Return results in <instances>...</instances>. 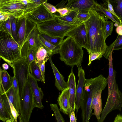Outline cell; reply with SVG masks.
Here are the masks:
<instances>
[{"instance_id": "6da1fadb", "label": "cell", "mask_w": 122, "mask_h": 122, "mask_svg": "<svg viewBox=\"0 0 122 122\" xmlns=\"http://www.w3.org/2000/svg\"><path fill=\"white\" fill-rule=\"evenodd\" d=\"M89 18L84 23L87 42L85 47L89 54L98 52L103 55L108 46L106 43L105 31L107 19L103 15L92 10L89 11Z\"/></svg>"}, {"instance_id": "7a4b0ae2", "label": "cell", "mask_w": 122, "mask_h": 122, "mask_svg": "<svg viewBox=\"0 0 122 122\" xmlns=\"http://www.w3.org/2000/svg\"><path fill=\"white\" fill-rule=\"evenodd\" d=\"M60 59L67 65L73 67L76 65L78 70L81 67L84 54L82 47L72 38L68 36L59 45Z\"/></svg>"}, {"instance_id": "3957f363", "label": "cell", "mask_w": 122, "mask_h": 122, "mask_svg": "<svg viewBox=\"0 0 122 122\" xmlns=\"http://www.w3.org/2000/svg\"><path fill=\"white\" fill-rule=\"evenodd\" d=\"M21 46L9 33L0 31V57L12 67L15 61L22 59Z\"/></svg>"}, {"instance_id": "277c9868", "label": "cell", "mask_w": 122, "mask_h": 122, "mask_svg": "<svg viewBox=\"0 0 122 122\" xmlns=\"http://www.w3.org/2000/svg\"><path fill=\"white\" fill-rule=\"evenodd\" d=\"M55 17L37 24L36 28L40 33L54 37L64 38L69 31L80 25L61 24L57 22Z\"/></svg>"}, {"instance_id": "5b68a950", "label": "cell", "mask_w": 122, "mask_h": 122, "mask_svg": "<svg viewBox=\"0 0 122 122\" xmlns=\"http://www.w3.org/2000/svg\"><path fill=\"white\" fill-rule=\"evenodd\" d=\"M122 107V93L120 90L116 79L114 81L111 92L108 94L107 98L105 105L98 122H103L107 115L115 110L121 111Z\"/></svg>"}, {"instance_id": "8992f818", "label": "cell", "mask_w": 122, "mask_h": 122, "mask_svg": "<svg viewBox=\"0 0 122 122\" xmlns=\"http://www.w3.org/2000/svg\"><path fill=\"white\" fill-rule=\"evenodd\" d=\"M34 108L33 93L27 81L25 85L20 97V114L24 122H29L31 114Z\"/></svg>"}, {"instance_id": "52a82bcc", "label": "cell", "mask_w": 122, "mask_h": 122, "mask_svg": "<svg viewBox=\"0 0 122 122\" xmlns=\"http://www.w3.org/2000/svg\"><path fill=\"white\" fill-rule=\"evenodd\" d=\"M29 64L27 58L15 61L12 64L14 76L17 81L20 97L21 96L25 85L28 81L30 74Z\"/></svg>"}, {"instance_id": "ba28073f", "label": "cell", "mask_w": 122, "mask_h": 122, "mask_svg": "<svg viewBox=\"0 0 122 122\" xmlns=\"http://www.w3.org/2000/svg\"><path fill=\"white\" fill-rule=\"evenodd\" d=\"M27 6L22 0H0V11L19 19L26 12Z\"/></svg>"}, {"instance_id": "9c48e42d", "label": "cell", "mask_w": 122, "mask_h": 122, "mask_svg": "<svg viewBox=\"0 0 122 122\" xmlns=\"http://www.w3.org/2000/svg\"><path fill=\"white\" fill-rule=\"evenodd\" d=\"M16 25L19 42L21 46L28 41L30 35L37 25L29 20L26 17L23 16L16 20Z\"/></svg>"}, {"instance_id": "30bf717a", "label": "cell", "mask_w": 122, "mask_h": 122, "mask_svg": "<svg viewBox=\"0 0 122 122\" xmlns=\"http://www.w3.org/2000/svg\"><path fill=\"white\" fill-rule=\"evenodd\" d=\"M56 15L48 11L42 4L26 13L24 16L37 25L51 19Z\"/></svg>"}, {"instance_id": "8fae6325", "label": "cell", "mask_w": 122, "mask_h": 122, "mask_svg": "<svg viewBox=\"0 0 122 122\" xmlns=\"http://www.w3.org/2000/svg\"><path fill=\"white\" fill-rule=\"evenodd\" d=\"M65 7L70 11L77 12L82 11H89L94 10L97 3L93 0H68Z\"/></svg>"}, {"instance_id": "7c38bea8", "label": "cell", "mask_w": 122, "mask_h": 122, "mask_svg": "<svg viewBox=\"0 0 122 122\" xmlns=\"http://www.w3.org/2000/svg\"><path fill=\"white\" fill-rule=\"evenodd\" d=\"M72 38L80 46L85 48L87 39L85 26L84 23L80 25L69 31L66 35Z\"/></svg>"}, {"instance_id": "4fadbf2b", "label": "cell", "mask_w": 122, "mask_h": 122, "mask_svg": "<svg viewBox=\"0 0 122 122\" xmlns=\"http://www.w3.org/2000/svg\"><path fill=\"white\" fill-rule=\"evenodd\" d=\"M33 93L35 107L41 109L44 108L42 102L44 94L41 88L38 85L37 81L30 73L28 79Z\"/></svg>"}, {"instance_id": "5bb4252c", "label": "cell", "mask_w": 122, "mask_h": 122, "mask_svg": "<svg viewBox=\"0 0 122 122\" xmlns=\"http://www.w3.org/2000/svg\"><path fill=\"white\" fill-rule=\"evenodd\" d=\"M72 68V67L67 82L69 89L70 103L71 113L72 111L75 112L76 109V78L73 72Z\"/></svg>"}, {"instance_id": "9a60e30c", "label": "cell", "mask_w": 122, "mask_h": 122, "mask_svg": "<svg viewBox=\"0 0 122 122\" xmlns=\"http://www.w3.org/2000/svg\"><path fill=\"white\" fill-rule=\"evenodd\" d=\"M78 80L76 88V114L79 109L81 107L84 86L86 79L84 71L82 67L78 70Z\"/></svg>"}, {"instance_id": "2e32d148", "label": "cell", "mask_w": 122, "mask_h": 122, "mask_svg": "<svg viewBox=\"0 0 122 122\" xmlns=\"http://www.w3.org/2000/svg\"><path fill=\"white\" fill-rule=\"evenodd\" d=\"M57 101L60 107V111L64 114L68 115L70 118L71 113L68 87L62 91L59 96Z\"/></svg>"}, {"instance_id": "e0dca14e", "label": "cell", "mask_w": 122, "mask_h": 122, "mask_svg": "<svg viewBox=\"0 0 122 122\" xmlns=\"http://www.w3.org/2000/svg\"><path fill=\"white\" fill-rule=\"evenodd\" d=\"M11 77L5 70L0 67V95L5 93L12 85Z\"/></svg>"}, {"instance_id": "ac0fdd59", "label": "cell", "mask_w": 122, "mask_h": 122, "mask_svg": "<svg viewBox=\"0 0 122 122\" xmlns=\"http://www.w3.org/2000/svg\"><path fill=\"white\" fill-rule=\"evenodd\" d=\"M55 78V86L59 91H62L68 87L67 83L66 82L63 75L59 72L52 61L51 56L48 59Z\"/></svg>"}, {"instance_id": "d6986e66", "label": "cell", "mask_w": 122, "mask_h": 122, "mask_svg": "<svg viewBox=\"0 0 122 122\" xmlns=\"http://www.w3.org/2000/svg\"><path fill=\"white\" fill-rule=\"evenodd\" d=\"M77 13L75 11L71 10L68 13L64 16L56 15L55 17L57 22L61 24L69 25L82 24L79 23L76 19Z\"/></svg>"}, {"instance_id": "ffe728a7", "label": "cell", "mask_w": 122, "mask_h": 122, "mask_svg": "<svg viewBox=\"0 0 122 122\" xmlns=\"http://www.w3.org/2000/svg\"><path fill=\"white\" fill-rule=\"evenodd\" d=\"M102 91H100L95 93L92 102V108L94 110V112L92 114L95 116L98 122L100 120V115L102 111L101 98Z\"/></svg>"}, {"instance_id": "44dd1931", "label": "cell", "mask_w": 122, "mask_h": 122, "mask_svg": "<svg viewBox=\"0 0 122 122\" xmlns=\"http://www.w3.org/2000/svg\"><path fill=\"white\" fill-rule=\"evenodd\" d=\"M113 51L112 49L108 58L109 61V73L108 76L107 78L108 87V94L112 90L114 81L116 79V72L113 69V66L112 53Z\"/></svg>"}, {"instance_id": "7402d4cb", "label": "cell", "mask_w": 122, "mask_h": 122, "mask_svg": "<svg viewBox=\"0 0 122 122\" xmlns=\"http://www.w3.org/2000/svg\"><path fill=\"white\" fill-rule=\"evenodd\" d=\"M5 93L9 100L12 103L18 112L20 114V94L16 92L15 91L13 84L11 87Z\"/></svg>"}, {"instance_id": "603a6c76", "label": "cell", "mask_w": 122, "mask_h": 122, "mask_svg": "<svg viewBox=\"0 0 122 122\" xmlns=\"http://www.w3.org/2000/svg\"><path fill=\"white\" fill-rule=\"evenodd\" d=\"M52 55L51 53L47 51L41 45L36 52L35 61L39 66L44 61L46 62L50 57Z\"/></svg>"}, {"instance_id": "cb8c5ba5", "label": "cell", "mask_w": 122, "mask_h": 122, "mask_svg": "<svg viewBox=\"0 0 122 122\" xmlns=\"http://www.w3.org/2000/svg\"><path fill=\"white\" fill-rule=\"evenodd\" d=\"M39 33L36 27L32 32L28 41L29 49L36 52L41 45L38 38Z\"/></svg>"}, {"instance_id": "d4e9b609", "label": "cell", "mask_w": 122, "mask_h": 122, "mask_svg": "<svg viewBox=\"0 0 122 122\" xmlns=\"http://www.w3.org/2000/svg\"><path fill=\"white\" fill-rule=\"evenodd\" d=\"M38 38L41 45L47 51L51 53L52 55L59 53V46H56L48 42L38 34Z\"/></svg>"}, {"instance_id": "484cf974", "label": "cell", "mask_w": 122, "mask_h": 122, "mask_svg": "<svg viewBox=\"0 0 122 122\" xmlns=\"http://www.w3.org/2000/svg\"><path fill=\"white\" fill-rule=\"evenodd\" d=\"M122 49V35H118L116 40L108 47L105 53L103 55L106 59H108L112 49L113 50H119Z\"/></svg>"}, {"instance_id": "4316f807", "label": "cell", "mask_w": 122, "mask_h": 122, "mask_svg": "<svg viewBox=\"0 0 122 122\" xmlns=\"http://www.w3.org/2000/svg\"><path fill=\"white\" fill-rule=\"evenodd\" d=\"M30 73L37 81H41V73L40 67L35 61H33L29 66Z\"/></svg>"}, {"instance_id": "83f0119b", "label": "cell", "mask_w": 122, "mask_h": 122, "mask_svg": "<svg viewBox=\"0 0 122 122\" xmlns=\"http://www.w3.org/2000/svg\"><path fill=\"white\" fill-rule=\"evenodd\" d=\"M122 25V0H109Z\"/></svg>"}, {"instance_id": "f1b7e54d", "label": "cell", "mask_w": 122, "mask_h": 122, "mask_svg": "<svg viewBox=\"0 0 122 122\" xmlns=\"http://www.w3.org/2000/svg\"><path fill=\"white\" fill-rule=\"evenodd\" d=\"M96 11L101 12L105 15V17L111 20L112 21L115 23L118 24L119 25H121L120 22L116 20L113 15L105 7L97 3L96 7L94 10Z\"/></svg>"}, {"instance_id": "f546056e", "label": "cell", "mask_w": 122, "mask_h": 122, "mask_svg": "<svg viewBox=\"0 0 122 122\" xmlns=\"http://www.w3.org/2000/svg\"><path fill=\"white\" fill-rule=\"evenodd\" d=\"M10 117L8 110L4 105L2 100L0 97V120L5 122Z\"/></svg>"}, {"instance_id": "4dcf8cb0", "label": "cell", "mask_w": 122, "mask_h": 122, "mask_svg": "<svg viewBox=\"0 0 122 122\" xmlns=\"http://www.w3.org/2000/svg\"><path fill=\"white\" fill-rule=\"evenodd\" d=\"M40 34L45 39L56 46H59L63 40L64 38L53 37L43 34Z\"/></svg>"}, {"instance_id": "1f68e13d", "label": "cell", "mask_w": 122, "mask_h": 122, "mask_svg": "<svg viewBox=\"0 0 122 122\" xmlns=\"http://www.w3.org/2000/svg\"><path fill=\"white\" fill-rule=\"evenodd\" d=\"M11 35L14 40L18 43L19 42L16 25V20L13 16L10 15Z\"/></svg>"}, {"instance_id": "d6a6232c", "label": "cell", "mask_w": 122, "mask_h": 122, "mask_svg": "<svg viewBox=\"0 0 122 122\" xmlns=\"http://www.w3.org/2000/svg\"><path fill=\"white\" fill-rule=\"evenodd\" d=\"M89 11H82L77 12L76 19L79 23L83 24L89 18L90 16Z\"/></svg>"}, {"instance_id": "836d02e7", "label": "cell", "mask_w": 122, "mask_h": 122, "mask_svg": "<svg viewBox=\"0 0 122 122\" xmlns=\"http://www.w3.org/2000/svg\"><path fill=\"white\" fill-rule=\"evenodd\" d=\"M51 109L53 111L56 120V122H65L61 114L59 109L56 104L51 103L50 105Z\"/></svg>"}, {"instance_id": "e575fe53", "label": "cell", "mask_w": 122, "mask_h": 122, "mask_svg": "<svg viewBox=\"0 0 122 122\" xmlns=\"http://www.w3.org/2000/svg\"><path fill=\"white\" fill-rule=\"evenodd\" d=\"M0 31L8 33L12 36L10 18L5 21L0 22Z\"/></svg>"}, {"instance_id": "d590c367", "label": "cell", "mask_w": 122, "mask_h": 122, "mask_svg": "<svg viewBox=\"0 0 122 122\" xmlns=\"http://www.w3.org/2000/svg\"><path fill=\"white\" fill-rule=\"evenodd\" d=\"M103 1L104 2V6H106L107 7V8H106L113 15L115 19L120 22L121 25H122L120 19L115 13L112 6L110 3L109 0H105Z\"/></svg>"}, {"instance_id": "8d00e7d4", "label": "cell", "mask_w": 122, "mask_h": 122, "mask_svg": "<svg viewBox=\"0 0 122 122\" xmlns=\"http://www.w3.org/2000/svg\"><path fill=\"white\" fill-rule=\"evenodd\" d=\"M0 97L1 99L4 106L8 110L9 113L10 118L13 120L15 119L11 114L9 100L6 94L5 93L2 95H0Z\"/></svg>"}, {"instance_id": "74e56055", "label": "cell", "mask_w": 122, "mask_h": 122, "mask_svg": "<svg viewBox=\"0 0 122 122\" xmlns=\"http://www.w3.org/2000/svg\"><path fill=\"white\" fill-rule=\"evenodd\" d=\"M113 27V22L107 21L105 31V38L106 40L108 36L111 35Z\"/></svg>"}, {"instance_id": "f35d334b", "label": "cell", "mask_w": 122, "mask_h": 122, "mask_svg": "<svg viewBox=\"0 0 122 122\" xmlns=\"http://www.w3.org/2000/svg\"><path fill=\"white\" fill-rule=\"evenodd\" d=\"M103 54L98 52H93L89 54V60L88 66H89L92 61L96 60H100L102 57Z\"/></svg>"}, {"instance_id": "ab89813d", "label": "cell", "mask_w": 122, "mask_h": 122, "mask_svg": "<svg viewBox=\"0 0 122 122\" xmlns=\"http://www.w3.org/2000/svg\"><path fill=\"white\" fill-rule=\"evenodd\" d=\"M36 52L32 49H29L27 57L29 65L33 61H35Z\"/></svg>"}, {"instance_id": "60d3db41", "label": "cell", "mask_w": 122, "mask_h": 122, "mask_svg": "<svg viewBox=\"0 0 122 122\" xmlns=\"http://www.w3.org/2000/svg\"><path fill=\"white\" fill-rule=\"evenodd\" d=\"M47 1L44 2L42 4L47 10L53 14L57 12V9L55 7L47 3Z\"/></svg>"}, {"instance_id": "b9f144b4", "label": "cell", "mask_w": 122, "mask_h": 122, "mask_svg": "<svg viewBox=\"0 0 122 122\" xmlns=\"http://www.w3.org/2000/svg\"><path fill=\"white\" fill-rule=\"evenodd\" d=\"M46 62L44 61L43 63L39 66L41 73V81L44 83H45V64Z\"/></svg>"}, {"instance_id": "7bdbcfd3", "label": "cell", "mask_w": 122, "mask_h": 122, "mask_svg": "<svg viewBox=\"0 0 122 122\" xmlns=\"http://www.w3.org/2000/svg\"><path fill=\"white\" fill-rule=\"evenodd\" d=\"M70 11V10L65 7L57 9V12L60 14V15L61 16H63L66 15Z\"/></svg>"}, {"instance_id": "ee69618b", "label": "cell", "mask_w": 122, "mask_h": 122, "mask_svg": "<svg viewBox=\"0 0 122 122\" xmlns=\"http://www.w3.org/2000/svg\"><path fill=\"white\" fill-rule=\"evenodd\" d=\"M10 15L0 11V22L5 21L10 18Z\"/></svg>"}, {"instance_id": "f6af8a7d", "label": "cell", "mask_w": 122, "mask_h": 122, "mask_svg": "<svg viewBox=\"0 0 122 122\" xmlns=\"http://www.w3.org/2000/svg\"><path fill=\"white\" fill-rule=\"evenodd\" d=\"M68 0H62L55 7L57 9L62 8L65 7V3Z\"/></svg>"}, {"instance_id": "bcb514c9", "label": "cell", "mask_w": 122, "mask_h": 122, "mask_svg": "<svg viewBox=\"0 0 122 122\" xmlns=\"http://www.w3.org/2000/svg\"><path fill=\"white\" fill-rule=\"evenodd\" d=\"M70 118V122H76V118L75 116L74 111L72 112Z\"/></svg>"}, {"instance_id": "7dc6e473", "label": "cell", "mask_w": 122, "mask_h": 122, "mask_svg": "<svg viewBox=\"0 0 122 122\" xmlns=\"http://www.w3.org/2000/svg\"><path fill=\"white\" fill-rule=\"evenodd\" d=\"M113 122H122V114H118L114 118Z\"/></svg>"}, {"instance_id": "c3c4849f", "label": "cell", "mask_w": 122, "mask_h": 122, "mask_svg": "<svg viewBox=\"0 0 122 122\" xmlns=\"http://www.w3.org/2000/svg\"><path fill=\"white\" fill-rule=\"evenodd\" d=\"M116 31L118 35H122V25H119L116 29Z\"/></svg>"}, {"instance_id": "681fc988", "label": "cell", "mask_w": 122, "mask_h": 122, "mask_svg": "<svg viewBox=\"0 0 122 122\" xmlns=\"http://www.w3.org/2000/svg\"><path fill=\"white\" fill-rule=\"evenodd\" d=\"M2 67L3 69L5 70L8 69L9 68L8 65L6 63L3 64L2 65Z\"/></svg>"}, {"instance_id": "f907efd6", "label": "cell", "mask_w": 122, "mask_h": 122, "mask_svg": "<svg viewBox=\"0 0 122 122\" xmlns=\"http://www.w3.org/2000/svg\"><path fill=\"white\" fill-rule=\"evenodd\" d=\"M5 122H16L15 119H12L11 118L7 120Z\"/></svg>"}, {"instance_id": "816d5d0a", "label": "cell", "mask_w": 122, "mask_h": 122, "mask_svg": "<svg viewBox=\"0 0 122 122\" xmlns=\"http://www.w3.org/2000/svg\"><path fill=\"white\" fill-rule=\"evenodd\" d=\"M18 118L19 122H24V121H23V120H22V119L21 118V117L20 116V115L18 117Z\"/></svg>"}, {"instance_id": "f5cc1de1", "label": "cell", "mask_w": 122, "mask_h": 122, "mask_svg": "<svg viewBox=\"0 0 122 122\" xmlns=\"http://www.w3.org/2000/svg\"><path fill=\"white\" fill-rule=\"evenodd\" d=\"M119 25L117 23H115L114 24V25L116 27H117Z\"/></svg>"}]
</instances>
